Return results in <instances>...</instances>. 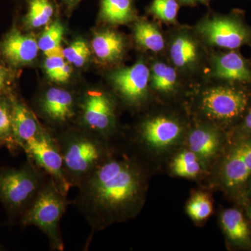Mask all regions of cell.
Instances as JSON below:
<instances>
[{"label":"cell","instance_id":"d6a6232c","mask_svg":"<svg viewBox=\"0 0 251 251\" xmlns=\"http://www.w3.org/2000/svg\"><path fill=\"white\" fill-rule=\"evenodd\" d=\"M243 192L247 193V196L251 198V177L249 179V182L247 183V186H246Z\"/></svg>","mask_w":251,"mask_h":251},{"label":"cell","instance_id":"ac0fdd59","mask_svg":"<svg viewBox=\"0 0 251 251\" xmlns=\"http://www.w3.org/2000/svg\"><path fill=\"white\" fill-rule=\"evenodd\" d=\"M92 46L99 59L105 62H113L121 57L125 49V41L115 31H103L96 34Z\"/></svg>","mask_w":251,"mask_h":251},{"label":"cell","instance_id":"e575fe53","mask_svg":"<svg viewBox=\"0 0 251 251\" xmlns=\"http://www.w3.org/2000/svg\"><path fill=\"white\" fill-rule=\"evenodd\" d=\"M4 148V144L3 140L1 139V138H0V148Z\"/></svg>","mask_w":251,"mask_h":251},{"label":"cell","instance_id":"7a4b0ae2","mask_svg":"<svg viewBox=\"0 0 251 251\" xmlns=\"http://www.w3.org/2000/svg\"><path fill=\"white\" fill-rule=\"evenodd\" d=\"M71 188H77L115 151L112 140L74 125L53 133Z\"/></svg>","mask_w":251,"mask_h":251},{"label":"cell","instance_id":"f546056e","mask_svg":"<svg viewBox=\"0 0 251 251\" xmlns=\"http://www.w3.org/2000/svg\"><path fill=\"white\" fill-rule=\"evenodd\" d=\"M178 7L175 0H153L150 11L161 21L173 22L176 19Z\"/></svg>","mask_w":251,"mask_h":251},{"label":"cell","instance_id":"8992f818","mask_svg":"<svg viewBox=\"0 0 251 251\" xmlns=\"http://www.w3.org/2000/svg\"><path fill=\"white\" fill-rule=\"evenodd\" d=\"M21 150L27 158L53 179L62 193L68 196L71 186L64 173L58 144L50 130L44 126L39 134L23 145Z\"/></svg>","mask_w":251,"mask_h":251},{"label":"cell","instance_id":"4fadbf2b","mask_svg":"<svg viewBox=\"0 0 251 251\" xmlns=\"http://www.w3.org/2000/svg\"><path fill=\"white\" fill-rule=\"evenodd\" d=\"M39 50L36 38L24 34L16 26L11 28L0 41V55L11 67L31 64L35 60Z\"/></svg>","mask_w":251,"mask_h":251},{"label":"cell","instance_id":"9c48e42d","mask_svg":"<svg viewBox=\"0 0 251 251\" xmlns=\"http://www.w3.org/2000/svg\"><path fill=\"white\" fill-rule=\"evenodd\" d=\"M251 177V135L242 137L225 155L221 182L231 192L244 191Z\"/></svg>","mask_w":251,"mask_h":251},{"label":"cell","instance_id":"3957f363","mask_svg":"<svg viewBox=\"0 0 251 251\" xmlns=\"http://www.w3.org/2000/svg\"><path fill=\"white\" fill-rule=\"evenodd\" d=\"M49 175L31 159L18 168L0 167V204L6 214V225H19Z\"/></svg>","mask_w":251,"mask_h":251},{"label":"cell","instance_id":"484cf974","mask_svg":"<svg viewBox=\"0 0 251 251\" xmlns=\"http://www.w3.org/2000/svg\"><path fill=\"white\" fill-rule=\"evenodd\" d=\"M150 77L153 88L159 92H171L176 85V72L173 67L164 63H155L151 69Z\"/></svg>","mask_w":251,"mask_h":251},{"label":"cell","instance_id":"603a6c76","mask_svg":"<svg viewBox=\"0 0 251 251\" xmlns=\"http://www.w3.org/2000/svg\"><path fill=\"white\" fill-rule=\"evenodd\" d=\"M171 168L176 176L194 178L201 173V159L191 150H184L175 157Z\"/></svg>","mask_w":251,"mask_h":251},{"label":"cell","instance_id":"ba28073f","mask_svg":"<svg viewBox=\"0 0 251 251\" xmlns=\"http://www.w3.org/2000/svg\"><path fill=\"white\" fill-rule=\"evenodd\" d=\"M77 104L70 92L58 87H51L41 95L38 108L49 123L48 129L56 133L74 126L76 120Z\"/></svg>","mask_w":251,"mask_h":251},{"label":"cell","instance_id":"277c9868","mask_svg":"<svg viewBox=\"0 0 251 251\" xmlns=\"http://www.w3.org/2000/svg\"><path fill=\"white\" fill-rule=\"evenodd\" d=\"M67 197L49 176L20 222L21 227L34 226L40 229L47 237L52 251L64 250L61 220L71 204Z\"/></svg>","mask_w":251,"mask_h":251},{"label":"cell","instance_id":"d4e9b609","mask_svg":"<svg viewBox=\"0 0 251 251\" xmlns=\"http://www.w3.org/2000/svg\"><path fill=\"white\" fill-rule=\"evenodd\" d=\"M53 14V8L49 0H30L25 24L29 28L46 25Z\"/></svg>","mask_w":251,"mask_h":251},{"label":"cell","instance_id":"4dcf8cb0","mask_svg":"<svg viewBox=\"0 0 251 251\" xmlns=\"http://www.w3.org/2000/svg\"><path fill=\"white\" fill-rule=\"evenodd\" d=\"M14 72L0 60V97H11L14 85Z\"/></svg>","mask_w":251,"mask_h":251},{"label":"cell","instance_id":"44dd1931","mask_svg":"<svg viewBox=\"0 0 251 251\" xmlns=\"http://www.w3.org/2000/svg\"><path fill=\"white\" fill-rule=\"evenodd\" d=\"M134 35L135 41L140 46L153 52H159L164 48L163 35L152 23L147 21L136 23Z\"/></svg>","mask_w":251,"mask_h":251},{"label":"cell","instance_id":"1f68e13d","mask_svg":"<svg viewBox=\"0 0 251 251\" xmlns=\"http://www.w3.org/2000/svg\"><path fill=\"white\" fill-rule=\"evenodd\" d=\"M241 133H242V137L251 135V109L246 115L245 119L243 122L242 126H241Z\"/></svg>","mask_w":251,"mask_h":251},{"label":"cell","instance_id":"ffe728a7","mask_svg":"<svg viewBox=\"0 0 251 251\" xmlns=\"http://www.w3.org/2000/svg\"><path fill=\"white\" fill-rule=\"evenodd\" d=\"M197 46L187 36H177L171 47L172 60L177 67L184 68L191 65L197 59Z\"/></svg>","mask_w":251,"mask_h":251},{"label":"cell","instance_id":"5b68a950","mask_svg":"<svg viewBox=\"0 0 251 251\" xmlns=\"http://www.w3.org/2000/svg\"><path fill=\"white\" fill-rule=\"evenodd\" d=\"M77 108L80 112L75 125L111 140L116 117L115 103L110 96L101 91H90L81 99Z\"/></svg>","mask_w":251,"mask_h":251},{"label":"cell","instance_id":"52a82bcc","mask_svg":"<svg viewBox=\"0 0 251 251\" xmlns=\"http://www.w3.org/2000/svg\"><path fill=\"white\" fill-rule=\"evenodd\" d=\"M249 104V97L242 90L230 87H216L203 94L201 106L213 120L231 122L242 116Z\"/></svg>","mask_w":251,"mask_h":251},{"label":"cell","instance_id":"cb8c5ba5","mask_svg":"<svg viewBox=\"0 0 251 251\" xmlns=\"http://www.w3.org/2000/svg\"><path fill=\"white\" fill-rule=\"evenodd\" d=\"M64 29L62 25L58 21H55L47 27L41 34L38 41L39 50L46 56L62 54V50L61 44L64 36Z\"/></svg>","mask_w":251,"mask_h":251},{"label":"cell","instance_id":"8fae6325","mask_svg":"<svg viewBox=\"0 0 251 251\" xmlns=\"http://www.w3.org/2000/svg\"><path fill=\"white\" fill-rule=\"evenodd\" d=\"M198 30L208 43L227 49H236L247 44L250 32L235 18L217 17L203 21Z\"/></svg>","mask_w":251,"mask_h":251},{"label":"cell","instance_id":"d6986e66","mask_svg":"<svg viewBox=\"0 0 251 251\" xmlns=\"http://www.w3.org/2000/svg\"><path fill=\"white\" fill-rule=\"evenodd\" d=\"M0 138L11 154L16 155L21 151L13 130L12 105L10 97H0Z\"/></svg>","mask_w":251,"mask_h":251},{"label":"cell","instance_id":"f1b7e54d","mask_svg":"<svg viewBox=\"0 0 251 251\" xmlns=\"http://www.w3.org/2000/svg\"><path fill=\"white\" fill-rule=\"evenodd\" d=\"M90 55V50L87 43L83 40H76L62 50V56L68 62L76 67L85 64Z\"/></svg>","mask_w":251,"mask_h":251},{"label":"cell","instance_id":"2e32d148","mask_svg":"<svg viewBox=\"0 0 251 251\" xmlns=\"http://www.w3.org/2000/svg\"><path fill=\"white\" fill-rule=\"evenodd\" d=\"M189 150L200 159L209 161L216 156L221 146V137L216 130L199 127L191 132L188 138Z\"/></svg>","mask_w":251,"mask_h":251},{"label":"cell","instance_id":"e0dca14e","mask_svg":"<svg viewBox=\"0 0 251 251\" xmlns=\"http://www.w3.org/2000/svg\"><path fill=\"white\" fill-rule=\"evenodd\" d=\"M221 223L231 242L239 247H251L250 229L242 211L235 208L226 209L221 214Z\"/></svg>","mask_w":251,"mask_h":251},{"label":"cell","instance_id":"7402d4cb","mask_svg":"<svg viewBox=\"0 0 251 251\" xmlns=\"http://www.w3.org/2000/svg\"><path fill=\"white\" fill-rule=\"evenodd\" d=\"M101 16L112 24H124L133 16L130 0H102Z\"/></svg>","mask_w":251,"mask_h":251},{"label":"cell","instance_id":"d590c367","mask_svg":"<svg viewBox=\"0 0 251 251\" xmlns=\"http://www.w3.org/2000/svg\"><path fill=\"white\" fill-rule=\"evenodd\" d=\"M184 1H205V0H184Z\"/></svg>","mask_w":251,"mask_h":251},{"label":"cell","instance_id":"4316f807","mask_svg":"<svg viewBox=\"0 0 251 251\" xmlns=\"http://www.w3.org/2000/svg\"><path fill=\"white\" fill-rule=\"evenodd\" d=\"M186 212L193 221H202L208 219L213 212L210 198L203 192L195 193L186 204Z\"/></svg>","mask_w":251,"mask_h":251},{"label":"cell","instance_id":"7c38bea8","mask_svg":"<svg viewBox=\"0 0 251 251\" xmlns=\"http://www.w3.org/2000/svg\"><path fill=\"white\" fill-rule=\"evenodd\" d=\"M110 77L115 90L126 103L138 105L146 97L150 72L143 62L118 69Z\"/></svg>","mask_w":251,"mask_h":251},{"label":"cell","instance_id":"836d02e7","mask_svg":"<svg viewBox=\"0 0 251 251\" xmlns=\"http://www.w3.org/2000/svg\"><path fill=\"white\" fill-rule=\"evenodd\" d=\"M247 213L248 215H249V218H250V219H251V205L249 206V208H248Z\"/></svg>","mask_w":251,"mask_h":251},{"label":"cell","instance_id":"30bf717a","mask_svg":"<svg viewBox=\"0 0 251 251\" xmlns=\"http://www.w3.org/2000/svg\"><path fill=\"white\" fill-rule=\"evenodd\" d=\"M182 133V126L176 120L165 116L151 117L140 125L133 143L143 150L166 151L179 142Z\"/></svg>","mask_w":251,"mask_h":251},{"label":"cell","instance_id":"5bb4252c","mask_svg":"<svg viewBox=\"0 0 251 251\" xmlns=\"http://www.w3.org/2000/svg\"><path fill=\"white\" fill-rule=\"evenodd\" d=\"M10 97L12 105L15 139L21 150L23 145L39 134L44 126L38 120L35 113L21 99L18 98L15 94Z\"/></svg>","mask_w":251,"mask_h":251},{"label":"cell","instance_id":"9a60e30c","mask_svg":"<svg viewBox=\"0 0 251 251\" xmlns=\"http://www.w3.org/2000/svg\"><path fill=\"white\" fill-rule=\"evenodd\" d=\"M214 74L218 78L234 82H251V70L237 52H230L216 56Z\"/></svg>","mask_w":251,"mask_h":251},{"label":"cell","instance_id":"83f0119b","mask_svg":"<svg viewBox=\"0 0 251 251\" xmlns=\"http://www.w3.org/2000/svg\"><path fill=\"white\" fill-rule=\"evenodd\" d=\"M62 54L46 56L45 70L48 76L56 82H66L72 74V68Z\"/></svg>","mask_w":251,"mask_h":251},{"label":"cell","instance_id":"6da1fadb","mask_svg":"<svg viewBox=\"0 0 251 251\" xmlns=\"http://www.w3.org/2000/svg\"><path fill=\"white\" fill-rule=\"evenodd\" d=\"M77 188L71 204L94 234L138 214L145 201L146 173L136 156L116 149Z\"/></svg>","mask_w":251,"mask_h":251},{"label":"cell","instance_id":"8d00e7d4","mask_svg":"<svg viewBox=\"0 0 251 251\" xmlns=\"http://www.w3.org/2000/svg\"><path fill=\"white\" fill-rule=\"evenodd\" d=\"M4 250V247H2V246L0 244V251H3Z\"/></svg>","mask_w":251,"mask_h":251}]
</instances>
